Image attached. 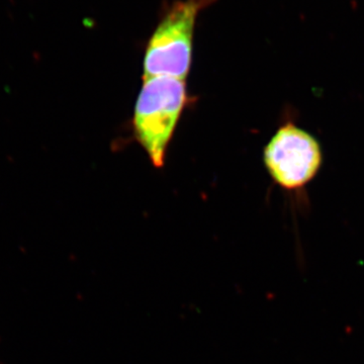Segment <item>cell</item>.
I'll use <instances>...</instances> for the list:
<instances>
[{
	"mask_svg": "<svg viewBox=\"0 0 364 364\" xmlns=\"http://www.w3.org/2000/svg\"><path fill=\"white\" fill-rule=\"evenodd\" d=\"M263 160L273 181L301 198L322 167V148L312 134L289 119L270 139Z\"/></svg>",
	"mask_w": 364,
	"mask_h": 364,
	"instance_id": "obj_3",
	"label": "cell"
},
{
	"mask_svg": "<svg viewBox=\"0 0 364 364\" xmlns=\"http://www.w3.org/2000/svg\"><path fill=\"white\" fill-rule=\"evenodd\" d=\"M215 0H183L169 7L146 47L144 77H188L193 57L196 20Z\"/></svg>",
	"mask_w": 364,
	"mask_h": 364,
	"instance_id": "obj_2",
	"label": "cell"
},
{
	"mask_svg": "<svg viewBox=\"0 0 364 364\" xmlns=\"http://www.w3.org/2000/svg\"><path fill=\"white\" fill-rule=\"evenodd\" d=\"M143 79L134 112V132L151 162L160 168L186 107V80L168 76Z\"/></svg>",
	"mask_w": 364,
	"mask_h": 364,
	"instance_id": "obj_1",
	"label": "cell"
}]
</instances>
